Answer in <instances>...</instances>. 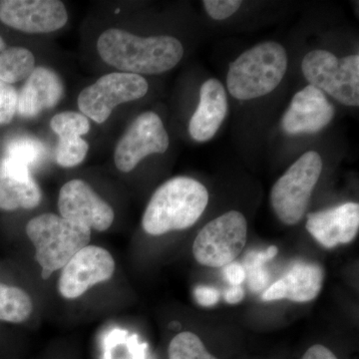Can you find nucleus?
Here are the masks:
<instances>
[{"mask_svg": "<svg viewBox=\"0 0 359 359\" xmlns=\"http://www.w3.org/2000/svg\"><path fill=\"white\" fill-rule=\"evenodd\" d=\"M223 269L224 280L231 285H242L245 280V271L243 264L233 263L226 264Z\"/></svg>", "mask_w": 359, "mask_h": 359, "instance_id": "29", "label": "nucleus"}, {"mask_svg": "<svg viewBox=\"0 0 359 359\" xmlns=\"http://www.w3.org/2000/svg\"><path fill=\"white\" fill-rule=\"evenodd\" d=\"M99 56L119 72L136 75L162 74L173 69L184 56L176 37H143L120 28L106 29L97 40Z\"/></svg>", "mask_w": 359, "mask_h": 359, "instance_id": "1", "label": "nucleus"}, {"mask_svg": "<svg viewBox=\"0 0 359 359\" xmlns=\"http://www.w3.org/2000/svg\"><path fill=\"white\" fill-rule=\"evenodd\" d=\"M169 359H218L205 348L202 339L191 332L175 335L168 346Z\"/></svg>", "mask_w": 359, "mask_h": 359, "instance_id": "23", "label": "nucleus"}, {"mask_svg": "<svg viewBox=\"0 0 359 359\" xmlns=\"http://www.w3.org/2000/svg\"><path fill=\"white\" fill-rule=\"evenodd\" d=\"M148 91V81L141 75L109 73L80 92L78 107L88 119L102 124L117 106L139 100Z\"/></svg>", "mask_w": 359, "mask_h": 359, "instance_id": "8", "label": "nucleus"}, {"mask_svg": "<svg viewBox=\"0 0 359 359\" xmlns=\"http://www.w3.org/2000/svg\"><path fill=\"white\" fill-rule=\"evenodd\" d=\"M238 0H205L203 1L205 13L215 20H224L233 15L242 6Z\"/></svg>", "mask_w": 359, "mask_h": 359, "instance_id": "27", "label": "nucleus"}, {"mask_svg": "<svg viewBox=\"0 0 359 359\" xmlns=\"http://www.w3.org/2000/svg\"><path fill=\"white\" fill-rule=\"evenodd\" d=\"M32 311V297L25 290L0 283V320L23 323L29 318Z\"/></svg>", "mask_w": 359, "mask_h": 359, "instance_id": "20", "label": "nucleus"}, {"mask_svg": "<svg viewBox=\"0 0 359 359\" xmlns=\"http://www.w3.org/2000/svg\"><path fill=\"white\" fill-rule=\"evenodd\" d=\"M169 146V134L160 116L153 111L142 113L116 145L115 166L122 173H129L148 156L164 154Z\"/></svg>", "mask_w": 359, "mask_h": 359, "instance_id": "9", "label": "nucleus"}, {"mask_svg": "<svg viewBox=\"0 0 359 359\" xmlns=\"http://www.w3.org/2000/svg\"><path fill=\"white\" fill-rule=\"evenodd\" d=\"M207 188L190 177H175L161 185L149 201L142 226L151 236L184 231L199 221L209 204Z\"/></svg>", "mask_w": 359, "mask_h": 359, "instance_id": "2", "label": "nucleus"}, {"mask_svg": "<svg viewBox=\"0 0 359 359\" xmlns=\"http://www.w3.org/2000/svg\"><path fill=\"white\" fill-rule=\"evenodd\" d=\"M306 230L325 249L353 242L359 231V205L348 202L323 211L311 212Z\"/></svg>", "mask_w": 359, "mask_h": 359, "instance_id": "14", "label": "nucleus"}, {"mask_svg": "<svg viewBox=\"0 0 359 359\" xmlns=\"http://www.w3.org/2000/svg\"><path fill=\"white\" fill-rule=\"evenodd\" d=\"M91 230L58 215L45 212L28 222L26 233L35 249V259L47 280L61 269L91 240Z\"/></svg>", "mask_w": 359, "mask_h": 359, "instance_id": "4", "label": "nucleus"}, {"mask_svg": "<svg viewBox=\"0 0 359 359\" xmlns=\"http://www.w3.org/2000/svg\"><path fill=\"white\" fill-rule=\"evenodd\" d=\"M50 128L58 139L82 138L90 131V122L86 116L74 111L58 113L50 120Z\"/></svg>", "mask_w": 359, "mask_h": 359, "instance_id": "24", "label": "nucleus"}, {"mask_svg": "<svg viewBox=\"0 0 359 359\" xmlns=\"http://www.w3.org/2000/svg\"><path fill=\"white\" fill-rule=\"evenodd\" d=\"M45 148L39 139L28 135L14 137L6 143L2 157L32 167L43 158Z\"/></svg>", "mask_w": 359, "mask_h": 359, "instance_id": "22", "label": "nucleus"}, {"mask_svg": "<svg viewBox=\"0 0 359 359\" xmlns=\"http://www.w3.org/2000/svg\"><path fill=\"white\" fill-rule=\"evenodd\" d=\"M65 94V85L50 68H35L18 93V113L32 119L45 110L53 109Z\"/></svg>", "mask_w": 359, "mask_h": 359, "instance_id": "17", "label": "nucleus"}, {"mask_svg": "<svg viewBox=\"0 0 359 359\" xmlns=\"http://www.w3.org/2000/svg\"><path fill=\"white\" fill-rule=\"evenodd\" d=\"M245 290L242 285H231L229 289L224 290V299L230 304H238L244 299Z\"/></svg>", "mask_w": 359, "mask_h": 359, "instance_id": "31", "label": "nucleus"}, {"mask_svg": "<svg viewBox=\"0 0 359 359\" xmlns=\"http://www.w3.org/2000/svg\"><path fill=\"white\" fill-rule=\"evenodd\" d=\"M334 104L313 85L294 94L282 119V129L290 136L313 135L325 128L334 119Z\"/></svg>", "mask_w": 359, "mask_h": 359, "instance_id": "13", "label": "nucleus"}, {"mask_svg": "<svg viewBox=\"0 0 359 359\" xmlns=\"http://www.w3.org/2000/svg\"><path fill=\"white\" fill-rule=\"evenodd\" d=\"M325 271L316 263L299 262L280 280L264 290V302L287 299L294 302L313 301L323 289Z\"/></svg>", "mask_w": 359, "mask_h": 359, "instance_id": "16", "label": "nucleus"}, {"mask_svg": "<svg viewBox=\"0 0 359 359\" xmlns=\"http://www.w3.org/2000/svg\"><path fill=\"white\" fill-rule=\"evenodd\" d=\"M35 63L29 49L9 47L0 54V80L11 85L26 80L36 68Z\"/></svg>", "mask_w": 359, "mask_h": 359, "instance_id": "19", "label": "nucleus"}, {"mask_svg": "<svg viewBox=\"0 0 359 359\" xmlns=\"http://www.w3.org/2000/svg\"><path fill=\"white\" fill-rule=\"evenodd\" d=\"M6 49V42H4V39H2L1 36H0V54L2 53L4 50Z\"/></svg>", "mask_w": 359, "mask_h": 359, "instance_id": "32", "label": "nucleus"}, {"mask_svg": "<svg viewBox=\"0 0 359 359\" xmlns=\"http://www.w3.org/2000/svg\"><path fill=\"white\" fill-rule=\"evenodd\" d=\"M89 144L83 138L58 139L55 158L59 166L73 168L83 162Z\"/></svg>", "mask_w": 359, "mask_h": 359, "instance_id": "25", "label": "nucleus"}, {"mask_svg": "<svg viewBox=\"0 0 359 359\" xmlns=\"http://www.w3.org/2000/svg\"><path fill=\"white\" fill-rule=\"evenodd\" d=\"M41 199V190L32 176L0 177V209L4 211L34 209Z\"/></svg>", "mask_w": 359, "mask_h": 359, "instance_id": "18", "label": "nucleus"}, {"mask_svg": "<svg viewBox=\"0 0 359 359\" xmlns=\"http://www.w3.org/2000/svg\"><path fill=\"white\" fill-rule=\"evenodd\" d=\"M302 72L309 85L332 96L342 105L358 107V54L339 58L325 49H314L302 59Z\"/></svg>", "mask_w": 359, "mask_h": 359, "instance_id": "6", "label": "nucleus"}, {"mask_svg": "<svg viewBox=\"0 0 359 359\" xmlns=\"http://www.w3.org/2000/svg\"><path fill=\"white\" fill-rule=\"evenodd\" d=\"M287 50L276 41H264L243 52L230 63L226 88L241 101L261 98L271 93L287 70Z\"/></svg>", "mask_w": 359, "mask_h": 359, "instance_id": "3", "label": "nucleus"}, {"mask_svg": "<svg viewBox=\"0 0 359 359\" xmlns=\"http://www.w3.org/2000/svg\"><path fill=\"white\" fill-rule=\"evenodd\" d=\"M115 261L107 250L88 245L75 255L61 271L58 290L63 297L77 299L98 283L109 280Z\"/></svg>", "mask_w": 359, "mask_h": 359, "instance_id": "10", "label": "nucleus"}, {"mask_svg": "<svg viewBox=\"0 0 359 359\" xmlns=\"http://www.w3.org/2000/svg\"><path fill=\"white\" fill-rule=\"evenodd\" d=\"M278 249L276 245H271L264 250L250 252L245 257L244 269L245 278H248V285L252 292H262L269 285L271 276L264 264L275 259Z\"/></svg>", "mask_w": 359, "mask_h": 359, "instance_id": "21", "label": "nucleus"}, {"mask_svg": "<svg viewBox=\"0 0 359 359\" xmlns=\"http://www.w3.org/2000/svg\"><path fill=\"white\" fill-rule=\"evenodd\" d=\"M323 166L320 153L308 151L276 182L271 191V204L282 223L294 226L306 216Z\"/></svg>", "mask_w": 359, "mask_h": 359, "instance_id": "5", "label": "nucleus"}, {"mask_svg": "<svg viewBox=\"0 0 359 359\" xmlns=\"http://www.w3.org/2000/svg\"><path fill=\"white\" fill-rule=\"evenodd\" d=\"M58 209L62 218L84 224L91 231L108 230L115 219L111 205L83 180H71L62 186Z\"/></svg>", "mask_w": 359, "mask_h": 359, "instance_id": "12", "label": "nucleus"}, {"mask_svg": "<svg viewBox=\"0 0 359 359\" xmlns=\"http://www.w3.org/2000/svg\"><path fill=\"white\" fill-rule=\"evenodd\" d=\"M0 21L18 32L41 34L62 28L68 13L58 0H4L0 1Z\"/></svg>", "mask_w": 359, "mask_h": 359, "instance_id": "11", "label": "nucleus"}, {"mask_svg": "<svg viewBox=\"0 0 359 359\" xmlns=\"http://www.w3.org/2000/svg\"><path fill=\"white\" fill-rule=\"evenodd\" d=\"M302 359H337V355L323 344H314L309 347Z\"/></svg>", "mask_w": 359, "mask_h": 359, "instance_id": "30", "label": "nucleus"}, {"mask_svg": "<svg viewBox=\"0 0 359 359\" xmlns=\"http://www.w3.org/2000/svg\"><path fill=\"white\" fill-rule=\"evenodd\" d=\"M229 112L228 95L219 80L210 78L200 88V101L189 123V133L194 141L212 140Z\"/></svg>", "mask_w": 359, "mask_h": 359, "instance_id": "15", "label": "nucleus"}, {"mask_svg": "<svg viewBox=\"0 0 359 359\" xmlns=\"http://www.w3.org/2000/svg\"><path fill=\"white\" fill-rule=\"evenodd\" d=\"M248 222L242 212L230 211L205 224L194 241L193 255L200 264L224 268L233 263L247 244Z\"/></svg>", "mask_w": 359, "mask_h": 359, "instance_id": "7", "label": "nucleus"}, {"mask_svg": "<svg viewBox=\"0 0 359 359\" xmlns=\"http://www.w3.org/2000/svg\"><path fill=\"white\" fill-rule=\"evenodd\" d=\"M219 292L218 290L208 285H198L194 290V297L196 302L204 308H211L219 301Z\"/></svg>", "mask_w": 359, "mask_h": 359, "instance_id": "28", "label": "nucleus"}, {"mask_svg": "<svg viewBox=\"0 0 359 359\" xmlns=\"http://www.w3.org/2000/svg\"><path fill=\"white\" fill-rule=\"evenodd\" d=\"M18 92L13 85L0 80V125L13 121L18 113Z\"/></svg>", "mask_w": 359, "mask_h": 359, "instance_id": "26", "label": "nucleus"}]
</instances>
